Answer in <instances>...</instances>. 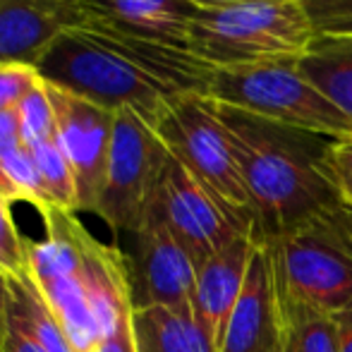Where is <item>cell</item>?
Listing matches in <instances>:
<instances>
[{
  "instance_id": "4",
  "label": "cell",
  "mask_w": 352,
  "mask_h": 352,
  "mask_svg": "<svg viewBox=\"0 0 352 352\" xmlns=\"http://www.w3.org/2000/svg\"><path fill=\"white\" fill-rule=\"evenodd\" d=\"M316 38L297 0L197 8L190 51L216 70L300 60Z\"/></svg>"
},
{
  "instance_id": "15",
  "label": "cell",
  "mask_w": 352,
  "mask_h": 352,
  "mask_svg": "<svg viewBox=\"0 0 352 352\" xmlns=\"http://www.w3.org/2000/svg\"><path fill=\"white\" fill-rule=\"evenodd\" d=\"M72 22L58 0H0V65L38 67Z\"/></svg>"
},
{
  "instance_id": "9",
  "label": "cell",
  "mask_w": 352,
  "mask_h": 352,
  "mask_svg": "<svg viewBox=\"0 0 352 352\" xmlns=\"http://www.w3.org/2000/svg\"><path fill=\"white\" fill-rule=\"evenodd\" d=\"M148 213L156 216L175 240L190 252L195 264H204L242 235H254V226L228 209L182 166L168 158L153 192Z\"/></svg>"
},
{
  "instance_id": "29",
  "label": "cell",
  "mask_w": 352,
  "mask_h": 352,
  "mask_svg": "<svg viewBox=\"0 0 352 352\" xmlns=\"http://www.w3.org/2000/svg\"><path fill=\"white\" fill-rule=\"evenodd\" d=\"M10 302H12L10 276L0 269V352L5 348V338H8V331H10Z\"/></svg>"
},
{
  "instance_id": "20",
  "label": "cell",
  "mask_w": 352,
  "mask_h": 352,
  "mask_svg": "<svg viewBox=\"0 0 352 352\" xmlns=\"http://www.w3.org/2000/svg\"><path fill=\"white\" fill-rule=\"evenodd\" d=\"M29 153L34 158L38 175L46 187V195L51 199L53 209H63L70 213H79V201H77V185H74L72 168L67 163L65 153L60 151L56 140L38 142L27 146Z\"/></svg>"
},
{
  "instance_id": "6",
  "label": "cell",
  "mask_w": 352,
  "mask_h": 352,
  "mask_svg": "<svg viewBox=\"0 0 352 352\" xmlns=\"http://www.w3.org/2000/svg\"><path fill=\"white\" fill-rule=\"evenodd\" d=\"M153 130L170 156L177 158L218 201L256 228L230 137L211 96L190 94L173 101Z\"/></svg>"
},
{
  "instance_id": "34",
  "label": "cell",
  "mask_w": 352,
  "mask_h": 352,
  "mask_svg": "<svg viewBox=\"0 0 352 352\" xmlns=\"http://www.w3.org/2000/svg\"><path fill=\"white\" fill-rule=\"evenodd\" d=\"M94 352H96V350H94Z\"/></svg>"
},
{
  "instance_id": "17",
  "label": "cell",
  "mask_w": 352,
  "mask_h": 352,
  "mask_svg": "<svg viewBox=\"0 0 352 352\" xmlns=\"http://www.w3.org/2000/svg\"><path fill=\"white\" fill-rule=\"evenodd\" d=\"M297 67L352 118V36H316L300 56Z\"/></svg>"
},
{
  "instance_id": "12",
  "label": "cell",
  "mask_w": 352,
  "mask_h": 352,
  "mask_svg": "<svg viewBox=\"0 0 352 352\" xmlns=\"http://www.w3.org/2000/svg\"><path fill=\"white\" fill-rule=\"evenodd\" d=\"M72 27L111 29L190 51L192 0H58Z\"/></svg>"
},
{
  "instance_id": "33",
  "label": "cell",
  "mask_w": 352,
  "mask_h": 352,
  "mask_svg": "<svg viewBox=\"0 0 352 352\" xmlns=\"http://www.w3.org/2000/svg\"><path fill=\"white\" fill-rule=\"evenodd\" d=\"M0 204H8V206L17 204V199H14L12 190H10V185L5 182L3 175H0Z\"/></svg>"
},
{
  "instance_id": "1",
  "label": "cell",
  "mask_w": 352,
  "mask_h": 352,
  "mask_svg": "<svg viewBox=\"0 0 352 352\" xmlns=\"http://www.w3.org/2000/svg\"><path fill=\"white\" fill-rule=\"evenodd\" d=\"M46 82L65 87L108 111L132 108L156 125L173 101L209 96L216 67L192 51L130 34L70 27L38 63Z\"/></svg>"
},
{
  "instance_id": "7",
  "label": "cell",
  "mask_w": 352,
  "mask_h": 352,
  "mask_svg": "<svg viewBox=\"0 0 352 352\" xmlns=\"http://www.w3.org/2000/svg\"><path fill=\"white\" fill-rule=\"evenodd\" d=\"M46 237L27 240V274L51 305L77 352H94L101 343V331L89 309L79 259L77 213L51 209L41 216Z\"/></svg>"
},
{
  "instance_id": "21",
  "label": "cell",
  "mask_w": 352,
  "mask_h": 352,
  "mask_svg": "<svg viewBox=\"0 0 352 352\" xmlns=\"http://www.w3.org/2000/svg\"><path fill=\"white\" fill-rule=\"evenodd\" d=\"M0 175L5 177V182L10 185L17 201L32 204L41 216L53 209L51 199L46 195V187H43V180L38 175L36 166H34V158L27 146L0 158Z\"/></svg>"
},
{
  "instance_id": "23",
  "label": "cell",
  "mask_w": 352,
  "mask_h": 352,
  "mask_svg": "<svg viewBox=\"0 0 352 352\" xmlns=\"http://www.w3.org/2000/svg\"><path fill=\"white\" fill-rule=\"evenodd\" d=\"M316 36H352V0H297Z\"/></svg>"
},
{
  "instance_id": "24",
  "label": "cell",
  "mask_w": 352,
  "mask_h": 352,
  "mask_svg": "<svg viewBox=\"0 0 352 352\" xmlns=\"http://www.w3.org/2000/svg\"><path fill=\"white\" fill-rule=\"evenodd\" d=\"M0 269L10 278L27 276V237L19 232L8 204H0Z\"/></svg>"
},
{
  "instance_id": "11",
  "label": "cell",
  "mask_w": 352,
  "mask_h": 352,
  "mask_svg": "<svg viewBox=\"0 0 352 352\" xmlns=\"http://www.w3.org/2000/svg\"><path fill=\"white\" fill-rule=\"evenodd\" d=\"M127 259L135 309L175 307L192 309L197 264L156 216L146 213L140 230L132 232Z\"/></svg>"
},
{
  "instance_id": "3",
  "label": "cell",
  "mask_w": 352,
  "mask_h": 352,
  "mask_svg": "<svg viewBox=\"0 0 352 352\" xmlns=\"http://www.w3.org/2000/svg\"><path fill=\"white\" fill-rule=\"evenodd\" d=\"M285 300L338 314L352 305V211L336 204L259 240Z\"/></svg>"
},
{
  "instance_id": "27",
  "label": "cell",
  "mask_w": 352,
  "mask_h": 352,
  "mask_svg": "<svg viewBox=\"0 0 352 352\" xmlns=\"http://www.w3.org/2000/svg\"><path fill=\"white\" fill-rule=\"evenodd\" d=\"M22 146H27V144H24L22 127H19L17 108L0 113V158L8 156V153L19 151Z\"/></svg>"
},
{
  "instance_id": "16",
  "label": "cell",
  "mask_w": 352,
  "mask_h": 352,
  "mask_svg": "<svg viewBox=\"0 0 352 352\" xmlns=\"http://www.w3.org/2000/svg\"><path fill=\"white\" fill-rule=\"evenodd\" d=\"M132 324L140 352H218L192 309L144 307Z\"/></svg>"
},
{
  "instance_id": "14",
  "label": "cell",
  "mask_w": 352,
  "mask_h": 352,
  "mask_svg": "<svg viewBox=\"0 0 352 352\" xmlns=\"http://www.w3.org/2000/svg\"><path fill=\"white\" fill-rule=\"evenodd\" d=\"M254 250L256 237L242 235L228 247H223L218 254L209 256L204 264L197 266L192 311L211 338V343L216 345V350L221 348L226 326L242 295Z\"/></svg>"
},
{
  "instance_id": "13",
  "label": "cell",
  "mask_w": 352,
  "mask_h": 352,
  "mask_svg": "<svg viewBox=\"0 0 352 352\" xmlns=\"http://www.w3.org/2000/svg\"><path fill=\"white\" fill-rule=\"evenodd\" d=\"M218 352H283L280 292L271 254L259 240Z\"/></svg>"
},
{
  "instance_id": "8",
  "label": "cell",
  "mask_w": 352,
  "mask_h": 352,
  "mask_svg": "<svg viewBox=\"0 0 352 352\" xmlns=\"http://www.w3.org/2000/svg\"><path fill=\"white\" fill-rule=\"evenodd\" d=\"M168 158L170 151L151 122L132 108L116 111L106 180L94 213L116 232L140 230Z\"/></svg>"
},
{
  "instance_id": "19",
  "label": "cell",
  "mask_w": 352,
  "mask_h": 352,
  "mask_svg": "<svg viewBox=\"0 0 352 352\" xmlns=\"http://www.w3.org/2000/svg\"><path fill=\"white\" fill-rule=\"evenodd\" d=\"M283 352H340L333 314L280 297Z\"/></svg>"
},
{
  "instance_id": "28",
  "label": "cell",
  "mask_w": 352,
  "mask_h": 352,
  "mask_svg": "<svg viewBox=\"0 0 352 352\" xmlns=\"http://www.w3.org/2000/svg\"><path fill=\"white\" fill-rule=\"evenodd\" d=\"M96 352H140L137 350V338H135V324L122 326L120 331H116L113 336L103 338L98 343Z\"/></svg>"
},
{
  "instance_id": "18",
  "label": "cell",
  "mask_w": 352,
  "mask_h": 352,
  "mask_svg": "<svg viewBox=\"0 0 352 352\" xmlns=\"http://www.w3.org/2000/svg\"><path fill=\"white\" fill-rule=\"evenodd\" d=\"M10 290H12L10 324L17 326L32 340H36L46 352H77L63 324L53 314L51 305L43 300L41 290L34 285L29 274L22 278H10Z\"/></svg>"
},
{
  "instance_id": "26",
  "label": "cell",
  "mask_w": 352,
  "mask_h": 352,
  "mask_svg": "<svg viewBox=\"0 0 352 352\" xmlns=\"http://www.w3.org/2000/svg\"><path fill=\"white\" fill-rule=\"evenodd\" d=\"M324 163L338 201L352 211V135L331 140Z\"/></svg>"
},
{
  "instance_id": "30",
  "label": "cell",
  "mask_w": 352,
  "mask_h": 352,
  "mask_svg": "<svg viewBox=\"0 0 352 352\" xmlns=\"http://www.w3.org/2000/svg\"><path fill=\"white\" fill-rule=\"evenodd\" d=\"M3 352H46L36 340H32L27 333L17 329V326L10 324V331H8V338H5V348Z\"/></svg>"
},
{
  "instance_id": "22",
  "label": "cell",
  "mask_w": 352,
  "mask_h": 352,
  "mask_svg": "<svg viewBox=\"0 0 352 352\" xmlns=\"http://www.w3.org/2000/svg\"><path fill=\"white\" fill-rule=\"evenodd\" d=\"M19 127H22L24 144L32 146L38 142L56 140V113L46 91V79L17 106Z\"/></svg>"
},
{
  "instance_id": "10",
  "label": "cell",
  "mask_w": 352,
  "mask_h": 352,
  "mask_svg": "<svg viewBox=\"0 0 352 352\" xmlns=\"http://www.w3.org/2000/svg\"><path fill=\"white\" fill-rule=\"evenodd\" d=\"M46 91L56 113V142L70 163L77 185L79 211L94 213L106 180L116 111L51 82H46Z\"/></svg>"
},
{
  "instance_id": "25",
  "label": "cell",
  "mask_w": 352,
  "mask_h": 352,
  "mask_svg": "<svg viewBox=\"0 0 352 352\" xmlns=\"http://www.w3.org/2000/svg\"><path fill=\"white\" fill-rule=\"evenodd\" d=\"M43 84L38 67L5 63L0 65V113L14 111L29 94Z\"/></svg>"
},
{
  "instance_id": "32",
  "label": "cell",
  "mask_w": 352,
  "mask_h": 352,
  "mask_svg": "<svg viewBox=\"0 0 352 352\" xmlns=\"http://www.w3.org/2000/svg\"><path fill=\"white\" fill-rule=\"evenodd\" d=\"M199 8H221V5H237V3H254V0H192Z\"/></svg>"
},
{
  "instance_id": "5",
  "label": "cell",
  "mask_w": 352,
  "mask_h": 352,
  "mask_svg": "<svg viewBox=\"0 0 352 352\" xmlns=\"http://www.w3.org/2000/svg\"><path fill=\"white\" fill-rule=\"evenodd\" d=\"M209 96L295 130L333 140L352 135V118L300 72L297 60L216 70Z\"/></svg>"
},
{
  "instance_id": "31",
  "label": "cell",
  "mask_w": 352,
  "mask_h": 352,
  "mask_svg": "<svg viewBox=\"0 0 352 352\" xmlns=\"http://www.w3.org/2000/svg\"><path fill=\"white\" fill-rule=\"evenodd\" d=\"M333 316H336V324H338L340 352H352V305Z\"/></svg>"
},
{
  "instance_id": "2",
  "label": "cell",
  "mask_w": 352,
  "mask_h": 352,
  "mask_svg": "<svg viewBox=\"0 0 352 352\" xmlns=\"http://www.w3.org/2000/svg\"><path fill=\"white\" fill-rule=\"evenodd\" d=\"M254 211V237L266 240L340 204L326 173L333 137L295 130L216 103Z\"/></svg>"
}]
</instances>
